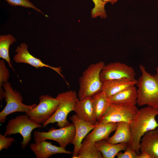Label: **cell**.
Listing matches in <instances>:
<instances>
[{
    "label": "cell",
    "mask_w": 158,
    "mask_h": 158,
    "mask_svg": "<svg viewBox=\"0 0 158 158\" xmlns=\"http://www.w3.org/2000/svg\"><path fill=\"white\" fill-rule=\"evenodd\" d=\"M158 115V109L149 106L138 110L133 119L130 122L131 139L128 145L138 154L141 138L147 132L158 128V122L156 117Z\"/></svg>",
    "instance_id": "6da1fadb"
},
{
    "label": "cell",
    "mask_w": 158,
    "mask_h": 158,
    "mask_svg": "<svg viewBox=\"0 0 158 158\" xmlns=\"http://www.w3.org/2000/svg\"><path fill=\"white\" fill-rule=\"evenodd\" d=\"M141 75L137 80L136 85L139 106L146 105L158 109V67L154 75L148 73L142 65L139 66Z\"/></svg>",
    "instance_id": "7a4b0ae2"
},
{
    "label": "cell",
    "mask_w": 158,
    "mask_h": 158,
    "mask_svg": "<svg viewBox=\"0 0 158 158\" xmlns=\"http://www.w3.org/2000/svg\"><path fill=\"white\" fill-rule=\"evenodd\" d=\"M105 65L102 61L91 64L83 72L79 79V88L78 95L79 100L91 97L102 91V83L100 74Z\"/></svg>",
    "instance_id": "3957f363"
},
{
    "label": "cell",
    "mask_w": 158,
    "mask_h": 158,
    "mask_svg": "<svg viewBox=\"0 0 158 158\" xmlns=\"http://www.w3.org/2000/svg\"><path fill=\"white\" fill-rule=\"evenodd\" d=\"M60 101L56 110L53 115L42 124L45 127L51 123H57V126L61 128L68 125L67 119L68 114L74 111L76 102L79 99L75 91L70 90L59 94L56 97Z\"/></svg>",
    "instance_id": "277c9868"
},
{
    "label": "cell",
    "mask_w": 158,
    "mask_h": 158,
    "mask_svg": "<svg viewBox=\"0 0 158 158\" xmlns=\"http://www.w3.org/2000/svg\"><path fill=\"white\" fill-rule=\"evenodd\" d=\"M2 86L4 90V98L6 104L0 112V123H4L7 116L11 114L16 112L26 113L37 105L36 104L28 105L23 103L21 94L14 90L9 82L3 83Z\"/></svg>",
    "instance_id": "5b68a950"
},
{
    "label": "cell",
    "mask_w": 158,
    "mask_h": 158,
    "mask_svg": "<svg viewBox=\"0 0 158 158\" xmlns=\"http://www.w3.org/2000/svg\"><path fill=\"white\" fill-rule=\"evenodd\" d=\"M42 127L40 124L34 122L26 114L18 115L8 121L4 134L8 136L13 134H20L23 138L20 146L21 148L24 150L31 140L32 131Z\"/></svg>",
    "instance_id": "8992f818"
},
{
    "label": "cell",
    "mask_w": 158,
    "mask_h": 158,
    "mask_svg": "<svg viewBox=\"0 0 158 158\" xmlns=\"http://www.w3.org/2000/svg\"><path fill=\"white\" fill-rule=\"evenodd\" d=\"M38 105L25 113L29 118L38 124L47 121L54 114L60 103L57 97L54 98L49 95H42L39 97Z\"/></svg>",
    "instance_id": "52a82bcc"
},
{
    "label": "cell",
    "mask_w": 158,
    "mask_h": 158,
    "mask_svg": "<svg viewBox=\"0 0 158 158\" xmlns=\"http://www.w3.org/2000/svg\"><path fill=\"white\" fill-rule=\"evenodd\" d=\"M75 133V128L73 123L59 129L51 128L47 132L35 130L33 135L35 142L52 140L57 142L60 147L65 149L72 142Z\"/></svg>",
    "instance_id": "ba28073f"
},
{
    "label": "cell",
    "mask_w": 158,
    "mask_h": 158,
    "mask_svg": "<svg viewBox=\"0 0 158 158\" xmlns=\"http://www.w3.org/2000/svg\"><path fill=\"white\" fill-rule=\"evenodd\" d=\"M138 109L136 105H121L110 104L104 114L98 121L99 124L120 122H130Z\"/></svg>",
    "instance_id": "9c48e42d"
},
{
    "label": "cell",
    "mask_w": 158,
    "mask_h": 158,
    "mask_svg": "<svg viewBox=\"0 0 158 158\" xmlns=\"http://www.w3.org/2000/svg\"><path fill=\"white\" fill-rule=\"evenodd\" d=\"M135 73L132 67L120 62H114L105 65L101 70L100 79L103 82L123 78L135 79Z\"/></svg>",
    "instance_id": "30bf717a"
},
{
    "label": "cell",
    "mask_w": 158,
    "mask_h": 158,
    "mask_svg": "<svg viewBox=\"0 0 158 158\" xmlns=\"http://www.w3.org/2000/svg\"><path fill=\"white\" fill-rule=\"evenodd\" d=\"M28 45L25 43L20 44L15 49L16 53L13 57L14 61L17 63H27L39 69L40 68L46 67L51 68L62 75L60 73V68H55L46 64L40 59L31 55L28 50Z\"/></svg>",
    "instance_id": "8fae6325"
},
{
    "label": "cell",
    "mask_w": 158,
    "mask_h": 158,
    "mask_svg": "<svg viewBox=\"0 0 158 158\" xmlns=\"http://www.w3.org/2000/svg\"><path fill=\"white\" fill-rule=\"evenodd\" d=\"M70 119L74 125L75 128L74 137L71 143L74 146L72 158H76L83 139L93 129L96 124L85 122L79 119L76 115L71 116Z\"/></svg>",
    "instance_id": "7c38bea8"
},
{
    "label": "cell",
    "mask_w": 158,
    "mask_h": 158,
    "mask_svg": "<svg viewBox=\"0 0 158 158\" xmlns=\"http://www.w3.org/2000/svg\"><path fill=\"white\" fill-rule=\"evenodd\" d=\"M31 151L37 158H48L50 156L58 154H73L72 152L65 149L53 145L51 142L46 140L35 142L30 145Z\"/></svg>",
    "instance_id": "4fadbf2b"
},
{
    "label": "cell",
    "mask_w": 158,
    "mask_h": 158,
    "mask_svg": "<svg viewBox=\"0 0 158 158\" xmlns=\"http://www.w3.org/2000/svg\"><path fill=\"white\" fill-rule=\"evenodd\" d=\"M74 111L80 119L89 123L95 125L98 121L92 105L91 97L76 102Z\"/></svg>",
    "instance_id": "5bb4252c"
},
{
    "label": "cell",
    "mask_w": 158,
    "mask_h": 158,
    "mask_svg": "<svg viewBox=\"0 0 158 158\" xmlns=\"http://www.w3.org/2000/svg\"><path fill=\"white\" fill-rule=\"evenodd\" d=\"M140 152H145L152 158H158V128L146 133L140 140Z\"/></svg>",
    "instance_id": "9a60e30c"
},
{
    "label": "cell",
    "mask_w": 158,
    "mask_h": 158,
    "mask_svg": "<svg viewBox=\"0 0 158 158\" xmlns=\"http://www.w3.org/2000/svg\"><path fill=\"white\" fill-rule=\"evenodd\" d=\"M137 89L135 85L129 87L109 97L110 104L121 105H136L138 98Z\"/></svg>",
    "instance_id": "2e32d148"
},
{
    "label": "cell",
    "mask_w": 158,
    "mask_h": 158,
    "mask_svg": "<svg viewBox=\"0 0 158 158\" xmlns=\"http://www.w3.org/2000/svg\"><path fill=\"white\" fill-rule=\"evenodd\" d=\"M117 126V123L99 124L97 121L92 131L86 136L83 141L95 143L102 140L107 139L110 133L115 130Z\"/></svg>",
    "instance_id": "e0dca14e"
},
{
    "label": "cell",
    "mask_w": 158,
    "mask_h": 158,
    "mask_svg": "<svg viewBox=\"0 0 158 158\" xmlns=\"http://www.w3.org/2000/svg\"><path fill=\"white\" fill-rule=\"evenodd\" d=\"M137 82L135 79L128 78L106 81L102 83V91L109 97L129 87L135 85Z\"/></svg>",
    "instance_id": "ac0fdd59"
},
{
    "label": "cell",
    "mask_w": 158,
    "mask_h": 158,
    "mask_svg": "<svg viewBox=\"0 0 158 158\" xmlns=\"http://www.w3.org/2000/svg\"><path fill=\"white\" fill-rule=\"evenodd\" d=\"M117 123L115 133L112 136L107 139V142L112 144L124 143L128 145L131 139L129 123L120 122Z\"/></svg>",
    "instance_id": "d6986e66"
},
{
    "label": "cell",
    "mask_w": 158,
    "mask_h": 158,
    "mask_svg": "<svg viewBox=\"0 0 158 158\" xmlns=\"http://www.w3.org/2000/svg\"><path fill=\"white\" fill-rule=\"evenodd\" d=\"M95 145L103 158H114L120 152L124 151L128 144L124 143L111 144L107 142V139H104L95 142Z\"/></svg>",
    "instance_id": "ffe728a7"
},
{
    "label": "cell",
    "mask_w": 158,
    "mask_h": 158,
    "mask_svg": "<svg viewBox=\"0 0 158 158\" xmlns=\"http://www.w3.org/2000/svg\"><path fill=\"white\" fill-rule=\"evenodd\" d=\"M105 94L102 91L91 97L92 105L97 121L104 114L110 104Z\"/></svg>",
    "instance_id": "44dd1931"
},
{
    "label": "cell",
    "mask_w": 158,
    "mask_h": 158,
    "mask_svg": "<svg viewBox=\"0 0 158 158\" xmlns=\"http://www.w3.org/2000/svg\"><path fill=\"white\" fill-rule=\"evenodd\" d=\"M16 41V39L10 34L0 36V57L6 61L14 71L9 57V50L10 46Z\"/></svg>",
    "instance_id": "7402d4cb"
},
{
    "label": "cell",
    "mask_w": 158,
    "mask_h": 158,
    "mask_svg": "<svg viewBox=\"0 0 158 158\" xmlns=\"http://www.w3.org/2000/svg\"><path fill=\"white\" fill-rule=\"evenodd\" d=\"M76 158H103L95 143L83 141Z\"/></svg>",
    "instance_id": "603a6c76"
},
{
    "label": "cell",
    "mask_w": 158,
    "mask_h": 158,
    "mask_svg": "<svg viewBox=\"0 0 158 158\" xmlns=\"http://www.w3.org/2000/svg\"><path fill=\"white\" fill-rule=\"evenodd\" d=\"M94 4V7L91 12L92 18H95L99 17L101 18H105L107 15L105 9L106 3L102 0H91Z\"/></svg>",
    "instance_id": "cb8c5ba5"
},
{
    "label": "cell",
    "mask_w": 158,
    "mask_h": 158,
    "mask_svg": "<svg viewBox=\"0 0 158 158\" xmlns=\"http://www.w3.org/2000/svg\"><path fill=\"white\" fill-rule=\"evenodd\" d=\"M9 77V70L6 67L4 61L0 60V99L2 102L4 98V90L3 88L2 84L7 82Z\"/></svg>",
    "instance_id": "d4e9b609"
},
{
    "label": "cell",
    "mask_w": 158,
    "mask_h": 158,
    "mask_svg": "<svg viewBox=\"0 0 158 158\" xmlns=\"http://www.w3.org/2000/svg\"><path fill=\"white\" fill-rule=\"evenodd\" d=\"M12 6H20L26 8H32L37 11L45 15L41 10L33 5L29 0H5Z\"/></svg>",
    "instance_id": "484cf974"
},
{
    "label": "cell",
    "mask_w": 158,
    "mask_h": 158,
    "mask_svg": "<svg viewBox=\"0 0 158 158\" xmlns=\"http://www.w3.org/2000/svg\"><path fill=\"white\" fill-rule=\"evenodd\" d=\"M116 156L118 158H138V154L128 145L123 152H120Z\"/></svg>",
    "instance_id": "4316f807"
},
{
    "label": "cell",
    "mask_w": 158,
    "mask_h": 158,
    "mask_svg": "<svg viewBox=\"0 0 158 158\" xmlns=\"http://www.w3.org/2000/svg\"><path fill=\"white\" fill-rule=\"evenodd\" d=\"M5 135L0 134V151L4 149L8 150L11 146L13 142L15 141L14 138L12 137H6Z\"/></svg>",
    "instance_id": "83f0119b"
},
{
    "label": "cell",
    "mask_w": 158,
    "mask_h": 158,
    "mask_svg": "<svg viewBox=\"0 0 158 158\" xmlns=\"http://www.w3.org/2000/svg\"><path fill=\"white\" fill-rule=\"evenodd\" d=\"M138 158H152V157L147 153L142 152L138 154Z\"/></svg>",
    "instance_id": "f1b7e54d"
},
{
    "label": "cell",
    "mask_w": 158,
    "mask_h": 158,
    "mask_svg": "<svg viewBox=\"0 0 158 158\" xmlns=\"http://www.w3.org/2000/svg\"><path fill=\"white\" fill-rule=\"evenodd\" d=\"M104 2H106V3L108 2L110 3L111 4H114L115 3H116L118 0H102Z\"/></svg>",
    "instance_id": "f546056e"
},
{
    "label": "cell",
    "mask_w": 158,
    "mask_h": 158,
    "mask_svg": "<svg viewBox=\"0 0 158 158\" xmlns=\"http://www.w3.org/2000/svg\"></svg>",
    "instance_id": "4dcf8cb0"
}]
</instances>
